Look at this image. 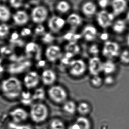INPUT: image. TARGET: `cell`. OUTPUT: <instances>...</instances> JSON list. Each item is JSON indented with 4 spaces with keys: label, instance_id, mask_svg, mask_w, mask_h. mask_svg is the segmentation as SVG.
Returning a JSON list of instances; mask_svg holds the SVG:
<instances>
[{
    "label": "cell",
    "instance_id": "obj_18",
    "mask_svg": "<svg viewBox=\"0 0 129 129\" xmlns=\"http://www.w3.org/2000/svg\"><path fill=\"white\" fill-rule=\"evenodd\" d=\"M82 11L84 16L87 17H90L96 14L97 11V6L94 2L88 1L82 5Z\"/></svg>",
    "mask_w": 129,
    "mask_h": 129
},
{
    "label": "cell",
    "instance_id": "obj_30",
    "mask_svg": "<svg viewBox=\"0 0 129 129\" xmlns=\"http://www.w3.org/2000/svg\"><path fill=\"white\" fill-rule=\"evenodd\" d=\"M10 32V27L6 23L0 24V39H5Z\"/></svg>",
    "mask_w": 129,
    "mask_h": 129
},
{
    "label": "cell",
    "instance_id": "obj_40",
    "mask_svg": "<svg viewBox=\"0 0 129 129\" xmlns=\"http://www.w3.org/2000/svg\"><path fill=\"white\" fill-rule=\"evenodd\" d=\"M111 1L112 0H98V4L101 9H105L111 5Z\"/></svg>",
    "mask_w": 129,
    "mask_h": 129
},
{
    "label": "cell",
    "instance_id": "obj_28",
    "mask_svg": "<svg viewBox=\"0 0 129 129\" xmlns=\"http://www.w3.org/2000/svg\"><path fill=\"white\" fill-rule=\"evenodd\" d=\"M20 97L21 98V103L24 105H30L34 101L32 99V93L29 91H23Z\"/></svg>",
    "mask_w": 129,
    "mask_h": 129
},
{
    "label": "cell",
    "instance_id": "obj_38",
    "mask_svg": "<svg viewBox=\"0 0 129 129\" xmlns=\"http://www.w3.org/2000/svg\"><path fill=\"white\" fill-rule=\"evenodd\" d=\"M89 52L90 54L93 55V56H97L100 52V49L98 45L96 44H93L91 45L89 48Z\"/></svg>",
    "mask_w": 129,
    "mask_h": 129
},
{
    "label": "cell",
    "instance_id": "obj_41",
    "mask_svg": "<svg viewBox=\"0 0 129 129\" xmlns=\"http://www.w3.org/2000/svg\"><path fill=\"white\" fill-rule=\"evenodd\" d=\"M104 83L108 86H111L115 82V79L111 75H107L105 79H103Z\"/></svg>",
    "mask_w": 129,
    "mask_h": 129
},
{
    "label": "cell",
    "instance_id": "obj_15",
    "mask_svg": "<svg viewBox=\"0 0 129 129\" xmlns=\"http://www.w3.org/2000/svg\"><path fill=\"white\" fill-rule=\"evenodd\" d=\"M112 12L116 16L124 13L127 9V0H112L111 5Z\"/></svg>",
    "mask_w": 129,
    "mask_h": 129
},
{
    "label": "cell",
    "instance_id": "obj_24",
    "mask_svg": "<svg viewBox=\"0 0 129 129\" xmlns=\"http://www.w3.org/2000/svg\"><path fill=\"white\" fill-rule=\"evenodd\" d=\"M77 111L82 116H85L90 112L91 107L89 103L85 101H82L78 105Z\"/></svg>",
    "mask_w": 129,
    "mask_h": 129
},
{
    "label": "cell",
    "instance_id": "obj_5",
    "mask_svg": "<svg viewBox=\"0 0 129 129\" xmlns=\"http://www.w3.org/2000/svg\"><path fill=\"white\" fill-rule=\"evenodd\" d=\"M101 52L104 57L112 60L119 56L121 53L120 47L117 42L107 41L103 45Z\"/></svg>",
    "mask_w": 129,
    "mask_h": 129
},
{
    "label": "cell",
    "instance_id": "obj_1",
    "mask_svg": "<svg viewBox=\"0 0 129 129\" xmlns=\"http://www.w3.org/2000/svg\"><path fill=\"white\" fill-rule=\"evenodd\" d=\"M1 90L5 97L11 100L20 96L23 92V84L17 78L10 77L2 81Z\"/></svg>",
    "mask_w": 129,
    "mask_h": 129
},
{
    "label": "cell",
    "instance_id": "obj_19",
    "mask_svg": "<svg viewBox=\"0 0 129 129\" xmlns=\"http://www.w3.org/2000/svg\"><path fill=\"white\" fill-rule=\"evenodd\" d=\"M12 14L9 6L5 4L0 5V22L6 23L12 17Z\"/></svg>",
    "mask_w": 129,
    "mask_h": 129
},
{
    "label": "cell",
    "instance_id": "obj_35",
    "mask_svg": "<svg viewBox=\"0 0 129 129\" xmlns=\"http://www.w3.org/2000/svg\"><path fill=\"white\" fill-rule=\"evenodd\" d=\"M38 49V46L34 42H30L26 46V52L27 54H31L32 53L36 51Z\"/></svg>",
    "mask_w": 129,
    "mask_h": 129
},
{
    "label": "cell",
    "instance_id": "obj_33",
    "mask_svg": "<svg viewBox=\"0 0 129 129\" xmlns=\"http://www.w3.org/2000/svg\"><path fill=\"white\" fill-rule=\"evenodd\" d=\"M42 36L41 40L43 43L50 44L54 41V37L50 33L45 32Z\"/></svg>",
    "mask_w": 129,
    "mask_h": 129
},
{
    "label": "cell",
    "instance_id": "obj_3",
    "mask_svg": "<svg viewBox=\"0 0 129 129\" xmlns=\"http://www.w3.org/2000/svg\"><path fill=\"white\" fill-rule=\"evenodd\" d=\"M47 94L52 102L57 104H63L68 98L66 90L62 86L58 85L51 86L47 90Z\"/></svg>",
    "mask_w": 129,
    "mask_h": 129
},
{
    "label": "cell",
    "instance_id": "obj_29",
    "mask_svg": "<svg viewBox=\"0 0 129 129\" xmlns=\"http://www.w3.org/2000/svg\"><path fill=\"white\" fill-rule=\"evenodd\" d=\"M49 128L50 129H66L64 123L58 119H54L51 121Z\"/></svg>",
    "mask_w": 129,
    "mask_h": 129
},
{
    "label": "cell",
    "instance_id": "obj_25",
    "mask_svg": "<svg viewBox=\"0 0 129 129\" xmlns=\"http://www.w3.org/2000/svg\"><path fill=\"white\" fill-rule=\"evenodd\" d=\"M65 50L66 52L70 53L75 56L80 52V47L76 42H69L65 46Z\"/></svg>",
    "mask_w": 129,
    "mask_h": 129
},
{
    "label": "cell",
    "instance_id": "obj_13",
    "mask_svg": "<svg viewBox=\"0 0 129 129\" xmlns=\"http://www.w3.org/2000/svg\"><path fill=\"white\" fill-rule=\"evenodd\" d=\"M10 115L13 122L17 124L26 120L29 116L26 110L21 108H17L10 112Z\"/></svg>",
    "mask_w": 129,
    "mask_h": 129
},
{
    "label": "cell",
    "instance_id": "obj_36",
    "mask_svg": "<svg viewBox=\"0 0 129 129\" xmlns=\"http://www.w3.org/2000/svg\"><path fill=\"white\" fill-rule=\"evenodd\" d=\"M9 126L11 129H32L31 127L29 125L17 124L14 122L10 123Z\"/></svg>",
    "mask_w": 129,
    "mask_h": 129
},
{
    "label": "cell",
    "instance_id": "obj_31",
    "mask_svg": "<svg viewBox=\"0 0 129 129\" xmlns=\"http://www.w3.org/2000/svg\"><path fill=\"white\" fill-rule=\"evenodd\" d=\"M90 82L92 86L95 88L101 87L104 83L103 79L99 75L92 76Z\"/></svg>",
    "mask_w": 129,
    "mask_h": 129
},
{
    "label": "cell",
    "instance_id": "obj_8",
    "mask_svg": "<svg viewBox=\"0 0 129 129\" xmlns=\"http://www.w3.org/2000/svg\"><path fill=\"white\" fill-rule=\"evenodd\" d=\"M41 76L35 71H31L26 74L23 78V85L28 90L36 89L40 82Z\"/></svg>",
    "mask_w": 129,
    "mask_h": 129
},
{
    "label": "cell",
    "instance_id": "obj_10",
    "mask_svg": "<svg viewBox=\"0 0 129 129\" xmlns=\"http://www.w3.org/2000/svg\"><path fill=\"white\" fill-rule=\"evenodd\" d=\"M62 49L59 45H51L46 48L45 55L48 61L54 63L60 59L62 56Z\"/></svg>",
    "mask_w": 129,
    "mask_h": 129
},
{
    "label": "cell",
    "instance_id": "obj_42",
    "mask_svg": "<svg viewBox=\"0 0 129 129\" xmlns=\"http://www.w3.org/2000/svg\"><path fill=\"white\" fill-rule=\"evenodd\" d=\"M32 34V30L29 28H23L20 32V35L22 37H27L31 35Z\"/></svg>",
    "mask_w": 129,
    "mask_h": 129
},
{
    "label": "cell",
    "instance_id": "obj_37",
    "mask_svg": "<svg viewBox=\"0 0 129 129\" xmlns=\"http://www.w3.org/2000/svg\"><path fill=\"white\" fill-rule=\"evenodd\" d=\"M23 0H9V5L11 8L18 9L21 7L23 4Z\"/></svg>",
    "mask_w": 129,
    "mask_h": 129
},
{
    "label": "cell",
    "instance_id": "obj_6",
    "mask_svg": "<svg viewBox=\"0 0 129 129\" xmlns=\"http://www.w3.org/2000/svg\"><path fill=\"white\" fill-rule=\"evenodd\" d=\"M115 17L112 12L103 9L96 14V20L100 27L105 29L112 26Z\"/></svg>",
    "mask_w": 129,
    "mask_h": 129
},
{
    "label": "cell",
    "instance_id": "obj_14",
    "mask_svg": "<svg viewBox=\"0 0 129 129\" xmlns=\"http://www.w3.org/2000/svg\"><path fill=\"white\" fill-rule=\"evenodd\" d=\"M12 18L14 23L18 26H23L28 23L30 16L27 12L23 10H18L12 14Z\"/></svg>",
    "mask_w": 129,
    "mask_h": 129
},
{
    "label": "cell",
    "instance_id": "obj_32",
    "mask_svg": "<svg viewBox=\"0 0 129 129\" xmlns=\"http://www.w3.org/2000/svg\"><path fill=\"white\" fill-rule=\"evenodd\" d=\"M65 40L68 41L69 42H76V41L80 39L82 35L72 32H69L63 35Z\"/></svg>",
    "mask_w": 129,
    "mask_h": 129
},
{
    "label": "cell",
    "instance_id": "obj_43",
    "mask_svg": "<svg viewBox=\"0 0 129 129\" xmlns=\"http://www.w3.org/2000/svg\"><path fill=\"white\" fill-rule=\"evenodd\" d=\"M109 38V35L108 33L106 32H104L100 34L99 36V38L100 40L102 41H104L105 42L108 40Z\"/></svg>",
    "mask_w": 129,
    "mask_h": 129
},
{
    "label": "cell",
    "instance_id": "obj_4",
    "mask_svg": "<svg viewBox=\"0 0 129 129\" xmlns=\"http://www.w3.org/2000/svg\"><path fill=\"white\" fill-rule=\"evenodd\" d=\"M87 68L85 62L82 59H72L68 66V73L75 78H79L84 75Z\"/></svg>",
    "mask_w": 129,
    "mask_h": 129
},
{
    "label": "cell",
    "instance_id": "obj_34",
    "mask_svg": "<svg viewBox=\"0 0 129 129\" xmlns=\"http://www.w3.org/2000/svg\"><path fill=\"white\" fill-rule=\"evenodd\" d=\"M119 59L121 63L124 64H129V51L124 50L121 52L119 55Z\"/></svg>",
    "mask_w": 129,
    "mask_h": 129
},
{
    "label": "cell",
    "instance_id": "obj_26",
    "mask_svg": "<svg viewBox=\"0 0 129 129\" xmlns=\"http://www.w3.org/2000/svg\"><path fill=\"white\" fill-rule=\"evenodd\" d=\"M46 92L42 87L36 88L32 93V99L34 101H41L45 99L46 96Z\"/></svg>",
    "mask_w": 129,
    "mask_h": 129
},
{
    "label": "cell",
    "instance_id": "obj_39",
    "mask_svg": "<svg viewBox=\"0 0 129 129\" xmlns=\"http://www.w3.org/2000/svg\"><path fill=\"white\" fill-rule=\"evenodd\" d=\"M35 34L38 35H42L45 33V28L42 24H38L34 29Z\"/></svg>",
    "mask_w": 129,
    "mask_h": 129
},
{
    "label": "cell",
    "instance_id": "obj_20",
    "mask_svg": "<svg viewBox=\"0 0 129 129\" xmlns=\"http://www.w3.org/2000/svg\"><path fill=\"white\" fill-rule=\"evenodd\" d=\"M66 21L69 26L72 28H76L82 24V19L79 14L73 13L68 16Z\"/></svg>",
    "mask_w": 129,
    "mask_h": 129
},
{
    "label": "cell",
    "instance_id": "obj_27",
    "mask_svg": "<svg viewBox=\"0 0 129 129\" xmlns=\"http://www.w3.org/2000/svg\"><path fill=\"white\" fill-rule=\"evenodd\" d=\"M71 9V5L68 2L62 0L59 1L56 5V9L61 13H66L68 12Z\"/></svg>",
    "mask_w": 129,
    "mask_h": 129
},
{
    "label": "cell",
    "instance_id": "obj_21",
    "mask_svg": "<svg viewBox=\"0 0 129 129\" xmlns=\"http://www.w3.org/2000/svg\"><path fill=\"white\" fill-rule=\"evenodd\" d=\"M116 69L117 66L115 63L112 60L108 59L103 63L102 72L106 75H111L116 72Z\"/></svg>",
    "mask_w": 129,
    "mask_h": 129
},
{
    "label": "cell",
    "instance_id": "obj_46",
    "mask_svg": "<svg viewBox=\"0 0 129 129\" xmlns=\"http://www.w3.org/2000/svg\"><path fill=\"white\" fill-rule=\"evenodd\" d=\"M2 3V0H0V5Z\"/></svg>",
    "mask_w": 129,
    "mask_h": 129
},
{
    "label": "cell",
    "instance_id": "obj_12",
    "mask_svg": "<svg viewBox=\"0 0 129 129\" xmlns=\"http://www.w3.org/2000/svg\"><path fill=\"white\" fill-rule=\"evenodd\" d=\"M40 76L42 83L45 86H50L54 85L57 79L56 72L50 69L43 70Z\"/></svg>",
    "mask_w": 129,
    "mask_h": 129
},
{
    "label": "cell",
    "instance_id": "obj_17",
    "mask_svg": "<svg viewBox=\"0 0 129 129\" xmlns=\"http://www.w3.org/2000/svg\"><path fill=\"white\" fill-rule=\"evenodd\" d=\"M91 124L89 119L81 116L78 118L72 125L71 129H91Z\"/></svg>",
    "mask_w": 129,
    "mask_h": 129
},
{
    "label": "cell",
    "instance_id": "obj_9",
    "mask_svg": "<svg viewBox=\"0 0 129 129\" xmlns=\"http://www.w3.org/2000/svg\"><path fill=\"white\" fill-rule=\"evenodd\" d=\"M66 23V20L63 18L59 16H52L48 22V27L51 32L58 33L63 30Z\"/></svg>",
    "mask_w": 129,
    "mask_h": 129
},
{
    "label": "cell",
    "instance_id": "obj_7",
    "mask_svg": "<svg viewBox=\"0 0 129 129\" xmlns=\"http://www.w3.org/2000/svg\"><path fill=\"white\" fill-rule=\"evenodd\" d=\"M48 15V11L45 6L38 5L32 9L30 18L34 23L37 25L41 24L46 20Z\"/></svg>",
    "mask_w": 129,
    "mask_h": 129
},
{
    "label": "cell",
    "instance_id": "obj_2",
    "mask_svg": "<svg viewBox=\"0 0 129 129\" xmlns=\"http://www.w3.org/2000/svg\"><path fill=\"white\" fill-rule=\"evenodd\" d=\"M49 113L47 106L42 102H38L32 105L29 115L33 122L40 123L47 119Z\"/></svg>",
    "mask_w": 129,
    "mask_h": 129
},
{
    "label": "cell",
    "instance_id": "obj_23",
    "mask_svg": "<svg viewBox=\"0 0 129 129\" xmlns=\"http://www.w3.org/2000/svg\"><path fill=\"white\" fill-rule=\"evenodd\" d=\"M77 106L75 102L71 100H67L63 104V110L66 113L73 115L77 111Z\"/></svg>",
    "mask_w": 129,
    "mask_h": 129
},
{
    "label": "cell",
    "instance_id": "obj_44",
    "mask_svg": "<svg viewBox=\"0 0 129 129\" xmlns=\"http://www.w3.org/2000/svg\"><path fill=\"white\" fill-rule=\"evenodd\" d=\"M126 20H127V21L128 23H129V9L127 13V14H126Z\"/></svg>",
    "mask_w": 129,
    "mask_h": 129
},
{
    "label": "cell",
    "instance_id": "obj_16",
    "mask_svg": "<svg viewBox=\"0 0 129 129\" xmlns=\"http://www.w3.org/2000/svg\"><path fill=\"white\" fill-rule=\"evenodd\" d=\"M98 31L95 26L92 25H87L84 27L82 32V37L88 42H91L96 39Z\"/></svg>",
    "mask_w": 129,
    "mask_h": 129
},
{
    "label": "cell",
    "instance_id": "obj_45",
    "mask_svg": "<svg viewBox=\"0 0 129 129\" xmlns=\"http://www.w3.org/2000/svg\"><path fill=\"white\" fill-rule=\"evenodd\" d=\"M126 41V43H127V45H128V46L129 47V33L127 35Z\"/></svg>",
    "mask_w": 129,
    "mask_h": 129
},
{
    "label": "cell",
    "instance_id": "obj_22",
    "mask_svg": "<svg viewBox=\"0 0 129 129\" xmlns=\"http://www.w3.org/2000/svg\"><path fill=\"white\" fill-rule=\"evenodd\" d=\"M112 26V30L114 33L121 34L125 31L127 27V24L126 21L123 19H119L114 22Z\"/></svg>",
    "mask_w": 129,
    "mask_h": 129
},
{
    "label": "cell",
    "instance_id": "obj_11",
    "mask_svg": "<svg viewBox=\"0 0 129 129\" xmlns=\"http://www.w3.org/2000/svg\"><path fill=\"white\" fill-rule=\"evenodd\" d=\"M103 62L97 56H93L89 60L88 68L92 76L99 75L102 72Z\"/></svg>",
    "mask_w": 129,
    "mask_h": 129
}]
</instances>
